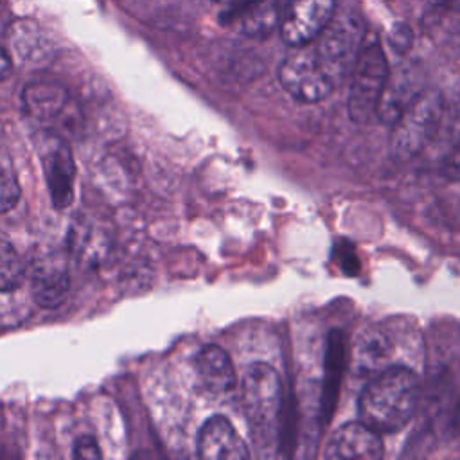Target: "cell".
I'll return each instance as SVG.
<instances>
[{
	"mask_svg": "<svg viewBox=\"0 0 460 460\" xmlns=\"http://www.w3.org/2000/svg\"><path fill=\"white\" fill-rule=\"evenodd\" d=\"M419 394V379L411 368L388 365L363 388L358 401L359 419L381 435L395 433L411 420Z\"/></svg>",
	"mask_w": 460,
	"mask_h": 460,
	"instance_id": "cell-1",
	"label": "cell"
},
{
	"mask_svg": "<svg viewBox=\"0 0 460 460\" xmlns=\"http://www.w3.org/2000/svg\"><path fill=\"white\" fill-rule=\"evenodd\" d=\"M241 399L248 426L259 447H270L282 410V385L273 367L253 363L241 383Z\"/></svg>",
	"mask_w": 460,
	"mask_h": 460,
	"instance_id": "cell-2",
	"label": "cell"
},
{
	"mask_svg": "<svg viewBox=\"0 0 460 460\" xmlns=\"http://www.w3.org/2000/svg\"><path fill=\"white\" fill-rule=\"evenodd\" d=\"M446 97L433 88H424L392 124L390 151L408 160L420 155L438 135Z\"/></svg>",
	"mask_w": 460,
	"mask_h": 460,
	"instance_id": "cell-3",
	"label": "cell"
},
{
	"mask_svg": "<svg viewBox=\"0 0 460 460\" xmlns=\"http://www.w3.org/2000/svg\"><path fill=\"white\" fill-rule=\"evenodd\" d=\"M390 70L386 54L377 38L363 41L350 72L347 110L356 124H368L377 115V106L386 86Z\"/></svg>",
	"mask_w": 460,
	"mask_h": 460,
	"instance_id": "cell-4",
	"label": "cell"
},
{
	"mask_svg": "<svg viewBox=\"0 0 460 460\" xmlns=\"http://www.w3.org/2000/svg\"><path fill=\"white\" fill-rule=\"evenodd\" d=\"M314 41L316 56L320 58L334 84H338L347 75H350L358 54L363 47L361 22L352 16L332 18Z\"/></svg>",
	"mask_w": 460,
	"mask_h": 460,
	"instance_id": "cell-5",
	"label": "cell"
},
{
	"mask_svg": "<svg viewBox=\"0 0 460 460\" xmlns=\"http://www.w3.org/2000/svg\"><path fill=\"white\" fill-rule=\"evenodd\" d=\"M279 66L282 88L300 102H320L334 90V81L323 68L314 47H295Z\"/></svg>",
	"mask_w": 460,
	"mask_h": 460,
	"instance_id": "cell-6",
	"label": "cell"
},
{
	"mask_svg": "<svg viewBox=\"0 0 460 460\" xmlns=\"http://www.w3.org/2000/svg\"><path fill=\"white\" fill-rule=\"evenodd\" d=\"M336 0H288L280 13V38L289 47H304L314 41L331 23Z\"/></svg>",
	"mask_w": 460,
	"mask_h": 460,
	"instance_id": "cell-7",
	"label": "cell"
},
{
	"mask_svg": "<svg viewBox=\"0 0 460 460\" xmlns=\"http://www.w3.org/2000/svg\"><path fill=\"white\" fill-rule=\"evenodd\" d=\"M383 455L381 433L361 419L340 426L325 447V456L338 460H379Z\"/></svg>",
	"mask_w": 460,
	"mask_h": 460,
	"instance_id": "cell-8",
	"label": "cell"
},
{
	"mask_svg": "<svg viewBox=\"0 0 460 460\" xmlns=\"http://www.w3.org/2000/svg\"><path fill=\"white\" fill-rule=\"evenodd\" d=\"M41 162L54 205L58 208L70 205L74 194L75 165L68 146L58 137H50L43 144Z\"/></svg>",
	"mask_w": 460,
	"mask_h": 460,
	"instance_id": "cell-9",
	"label": "cell"
},
{
	"mask_svg": "<svg viewBox=\"0 0 460 460\" xmlns=\"http://www.w3.org/2000/svg\"><path fill=\"white\" fill-rule=\"evenodd\" d=\"M198 453L208 460H244L250 456L246 444L223 415H214L201 426Z\"/></svg>",
	"mask_w": 460,
	"mask_h": 460,
	"instance_id": "cell-10",
	"label": "cell"
},
{
	"mask_svg": "<svg viewBox=\"0 0 460 460\" xmlns=\"http://www.w3.org/2000/svg\"><path fill=\"white\" fill-rule=\"evenodd\" d=\"M422 90L424 88H420L417 81V72L401 66L397 72L388 75L376 117L383 124L392 126Z\"/></svg>",
	"mask_w": 460,
	"mask_h": 460,
	"instance_id": "cell-11",
	"label": "cell"
},
{
	"mask_svg": "<svg viewBox=\"0 0 460 460\" xmlns=\"http://www.w3.org/2000/svg\"><path fill=\"white\" fill-rule=\"evenodd\" d=\"M31 288L34 300L43 307H56L68 289V273L59 259H40L32 262Z\"/></svg>",
	"mask_w": 460,
	"mask_h": 460,
	"instance_id": "cell-12",
	"label": "cell"
},
{
	"mask_svg": "<svg viewBox=\"0 0 460 460\" xmlns=\"http://www.w3.org/2000/svg\"><path fill=\"white\" fill-rule=\"evenodd\" d=\"M196 372L201 385L216 395L228 394L235 386V370L230 356L217 345H208L196 356Z\"/></svg>",
	"mask_w": 460,
	"mask_h": 460,
	"instance_id": "cell-13",
	"label": "cell"
},
{
	"mask_svg": "<svg viewBox=\"0 0 460 460\" xmlns=\"http://www.w3.org/2000/svg\"><path fill=\"white\" fill-rule=\"evenodd\" d=\"M68 93L61 84L38 81L31 83L22 92V104L27 115L36 120L56 119L66 106Z\"/></svg>",
	"mask_w": 460,
	"mask_h": 460,
	"instance_id": "cell-14",
	"label": "cell"
},
{
	"mask_svg": "<svg viewBox=\"0 0 460 460\" xmlns=\"http://www.w3.org/2000/svg\"><path fill=\"white\" fill-rule=\"evenodd\" d=\"M392 358V343L383 331L368 329L365 331L356 343V359L359 368L377 374L388 367Z\"/></svg>",
	"mask_w": 460,
	"mask_h": 460,
	"instance_id": "cell-15",
	"label": "cell"
},
{
	"mask_svg": "<svg viewBox=\"0 0 460 460\" xmlns=\"http://www.w3.org/2000/svg\"><path fill=\"white\" fill-rule=\"evenodd\" d=\"M243 7L241 29L250 36H268L280 23L275 0H244Z\"/></svg>",
	"mask_w": 460,
	"mask_h": 460,
	"instance_id": "cell-16",
	"label": "cell"
},
{
	"mask_svg": "<svg viewBox=\"0 0 460 460\" xmlns=\"http://www.w3.org/2000/svg\"><path fill=\"white\" fill-rule=\"evenodd\" d=\"M23 280V264L14 246L0 235V291H13Z\"/></svg>",
	"mask_w": 460,
	"mask_h": 460,
	"instance_id": "cell-17",
	"label": "cell"
},
{
	"mask_svg": "<svg viewBox=\"0 0 460 460\" xmlns=\"http://www.w3.org/2000/svg\"><path fill=\"white\" fill-rule=\"evenodd\" d=\"M13 43L20 56H38L45 52V38L40 32L38 25H32L29 22H20L13 32Z\"/></svg>",
	"mask_w": 460,
	"mask_h": 460,
	"instance_id": "cell-18",
	"label": "cell"
},
{
	"mask_svg": "<svg viewBox=\"0 0 460 460\" xmlns=\"http://www.w3.org/2000/svg\"><path fill=\"white\" fill-rule=\"evenodd\" d=\"M437 138L446 140L447 149L460 144V95L444 102V113Z\"/></svg>",
	"mask_w": 460,
	"mask_h": 460,
	"instance_id": "cell-19",
	"label": "cell"
},
{
	"mask_svg": "<svg viewBox=\"0 0 460 460\" xmlns=\"http://www.w3.org/2000/svg\"><path fill=\"white\" fill-rule=\"evenodd\" d=\"M20 194L22 190L14 172L0 167V212H7L16 207Z\"/></svg>",
	"mask_w": 460,
	"mask_h": 460,
	"instance_id": "cell-20",
	"label": "cell"
},
{
	"mask_svg": "<svg viewBox=\"0 0 460 460\" xmlns=\"http://www.w3.org/2000/svg\"><path fill=\"white\" fill-rule=\"evenodd\" d=\"M411 41H413L411 29L406 23H402V22H395L392 25V29H390V34H388L390 47L397 54H402V52H406L411 47Z\"/></svg>",
	"mask_w": 460,
	"mask_h": 460,
	"instance_id": "cell-21",
	"label": "cell"
},
{
	"mask_svg": "<svg viewBox=\"0 0 460 460\" xmlns=\"http://www.w3.org/2000/svg\"><path fill=\"white\" fill-rule=\"evenodd\" d=\"M442 172L451 180H460V144L446 151L442 160Z\"/></svg>",
	"mask_w": 460,
	"mask_h": 460,
	"instance_id": "cell-22",
	"label": "cell"
},
{
	"mask_svg": "<svg viewBox=\"0 0 460 460\" xmlns=\"http://www.w3.org/2000/svg\"><path fill=\"white\" fill-rule=\"evenodd\" d=\"M74 456H77V458H90V460L101 458V451H99V446H97L95 438L88 437V435L81 437L75 442V446H74Z\"/></svg>",
	"mask_w": 460,
	"mask_h": 460,
	"instance_id": "cell-23",
	"label": "cell"
},
{
	"mask_svg": "<svg viewBox=\"0 0 460 460\" xmlns=\"http://www.w3.org/2000/svg\"><path fill=\"white\" fill-rule=\"evenodd\" d=\"M13 70V63H11V58L7 56V52L0 47V81L5 79Z\"/></svg>",
	"mask_w": 460,
	"mask_h": 460,
	"instance_id": "cell-24",
	"label": "cell"
},
{
	"mask_svg": "<svg viewBox=\"0 0 460 460\" xmlns=\"http://www.w3.org/2000/svg\"><path fill=\"white\" fill-rule=\"evenodd\" d=\"M214 2H217V4H232L234 0H214Z\"/></svg>",
	"mask_w": 460,
	"mask_h": 460,
	"instance_id": "cell-25",
	"label": "cell"
}]
</instances>
